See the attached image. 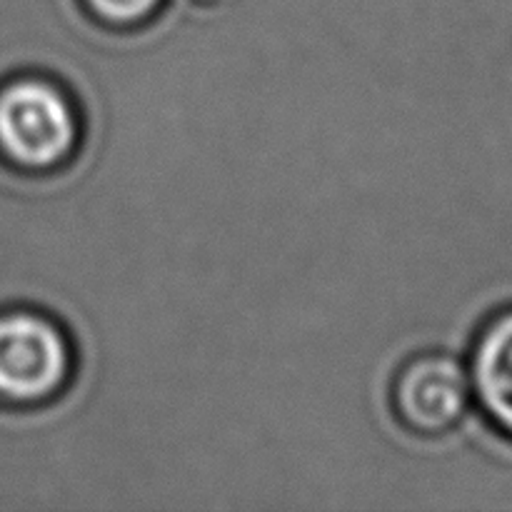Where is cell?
<instances>
[{
    "instance_id": "obj_1",
    "label": "cell",
    "mask_w": 512,
    "mask_h": 512,
    "mask_svg": "<svg viewBox=\"0 0 512 512\" xmlns=\"http://www.w3.org/2000/svg\"><path fill=\"white\" fill-rule=\"evenodd\" d=\"M78 120L68 98L43 80H23L0 95V148L25 168H50L73 150Z\"/></svg>"
},
{
    "instance_id": "obj_2",
    "label": "cell",
    "mask_w": 512,
    "mask_h": 512,
    "mask_svg": "<svg viewBox=\"0 0 512 512\" xmlns=\"http://www.w3.org/2000/svg\"><path fill=\"white\" fill-rule=\"evenodd\" d=\"M68 343L50 320L33 313L0 318V393L38 400L65 383Z\"/></svg>"
},
{
    "instance_id": "obj_3",
    "label": "cell",
    "mask_w": 512,
    "mask_h": 512,
    "mask_svg": "<svg viewBox=\"0 0 512 512\" xmlns=\"http://www.w3.org/2000/svg\"><path fill=\"white\" fill-rule=\"evenodd\" d=\"M470 375L448 355L413 360L395 383V405L405 423L420 433H443L463 418L470 403Z\"/></svg>"
},
{
    "instance_id": "obj_4",
    "label": "cell",
    "mask_w": 512,
    "mask_h": 512,
    "mask_svg": "<svg viewBox=\"0 0 512 512\" xmlns=\"http://www.w3.org/2000/svg\"><path fill=\"white\" fill-rule=\"evenodd\" d=\"M470 385L488 418L512 435V310L495 318L480 335Z\"/></svg>"
},
{
    "instance_id": "obj_5",
    "label": "cell",
    "mask_w": 512,
    "mask_h": 512,
    "mask_svg": "<svg viewBox=\"0 0 512 512\" xmlns=\"http://www.w3.org/2000/svg\"><path fill=\"white\" fill-rule=\"evenodd\" d=\"M163 3V0H85L90 10L95 15H100L108 23H138V20L148 18L150 13H155V8Z\"/></svg>"
}]
</instances>
